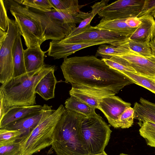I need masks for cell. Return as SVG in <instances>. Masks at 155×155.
I'll return each instance as SVG.
<instances>
[{
    "label": "cell",
    "instance_id": "cell-1",
    "mask_svg": "<svg viewBox=\"0 0 155 155\" xmlns=\"http://www.w3.org/2000/svg\"><path fill=\"white\" fill-rule=\"evenodd\" d=\"M65 82L74 88L115 95L134 84L130 78L94 56L66 58L61 66Z\"/></svg>",
    "mask_w": 155,
    "mask_h": 155
},
{
    "label": "cell",
    "instance_id": "cell-2",
    "mask_svg": "<svg viewBox=\"0 0 155 155\" xmlns=\"http://www.w3.org/2000/svg\"><path fill=\"white\" fill-rule=\"evenodd\" d=\"M18 9L33 19L40 26L46 40L60 41L66 37L76 24L88 17L90 12L80 10L81 8L65 11L54 8L44 11L22 4L20 0H9Z\"/></svg>",
    "mask_w": 155,
    "mask_h": 155
},
{
    "label": "cell",
    "instance_id": "cell-3",
    "mask_svg": "<svg viewBox=\"0 0 155 155\" xmlns=\"http://www.w3.org/2000/svg\"><path fill=\"white\" fill-rule=\"evenodd\" d=\"M85 116L66 109L53 134L52 148L57 155H88L81 127Z\"/></svg>",
    "mask_w": 155,
    "mask_h": 155
},
{
    "label": "cell",
    "instance_id": "cell-4",
    "mask_svg": "<svg viewBox=\"0 0 155 155\" xmlns=\"http://www.w3.org/2000/svg\"><path fill=\"white\" fill-rule=\"evenodd\" d=\"M54 65H45L40 70L27 73L12 79L0 87L7 106H31L36 103V87L47 73L55 68Z\"/></svg>",
    "mask_w": 155,
    "mask_h": 155
},
{
    "label": "cell",
    "instance_id": "cell-5",
    "mask_svg": "<svg viewBox=\"0 0 155 155\" xmlns=\"http://www.w3.org/2000/svg\"><path fill=\"white\" fill-rule=\"evenodd\" d=\"M66 109L61 104L52 114L43 118L22 139L20 153L22 155H33L52 145L55 128Z\"/></svg>",
    "mask_w": 155,
    "mask_h": 155
},
{
    "label": "cell",
    "instance_id": "cell-6",
    "mask_svg": "<svg viewBox=\"0 0 155 155\" xmlns=\"http://www.w3.org/2000/svg\"><path fill=\"white\" fill-rule=\"evenodd\" d=\"M81 130L88 155L104 151L110 139L112 130L99 114L85 117L81 124Z\"/></svg>",
    "mask_w": 155,
    "mask_h": 155
},
{
    "label": "cell",
    "instance_id": "cell-7",
    "mask_svg": "<svg viewBox=\"0 0 155 155\" xmlns=\"http://www.w3.org/2000/svg\"><path fill=\"white\" fill-rule=\"evenodd\" d=\"M4 2L6 10H9L15 18L27 48L40 46L46 40L38 23L18 9L9 0H4Z\"/></svg>",
    "mask_w": 155,
    "mask_h": 155
},
{
    "label": "cell",
    "instance_id": "cell-8",
    "mask_svg": "<svg viewBox=\"0 0 155 155\" xmlns=\"http://www.w3.org/2000/svg\"><path fill=\"white\" fill-rule=\"evenodd\" d=\"M7 35L0 44V82L3 84L13 77L12 51L18 31L19 26L15 20L8 18Z\"/></svg>",
    "mask_w": 155,
    "mask_h": 155
},
{
    "label": "cell",
    "instance_id": "cell-9",
    "mask_svg": "<svg viewBox=\"0 0 155 155\" xmlns=\"http://www.w3.org/2000/svg\"><path fill=\"white\" fill-rule=\"evenodd\" d=\"M145 0H119L105 6L97 14L106 20L137 17L141 12Z\"/></svg>",
    "mask_w": 155,
    "mask_h": 155
},
{
    "label": "cell",
    "instance_id": "cell-10",
    "mask_svg": "<svg viewBox=\"0 0 155 155\" xmlns=\"http://www.w3.org/2000/svg\"><path fill=\"white\" fill-rule=\"evenodd\" d=\"M129 40L117 32L109 30L95 28L93 26L90 29L60 41L65 43H77L95 41L108 42L112 44L121 43Z\"/></svg>",
    "mask_w": 155,
    "mask_h": 155
},
{
    "label": "cell",
    "instance_id": "cell-11",
    "mask_svg": "<svg viewBox=\"0 0 155 155\" xmlns=\"http://www.w3.org/2000/svg\"><path fill=\"white\" fill-rule=\"evenodd\" d=\"M125 60L130 64L136 74L155 79V57L141 56L131 50L127 44L124 53L120 55L113 56Z\"/></svg>",
    "mask_w": 155,
    "mask_h": 155
},
{
    "label": "cell",
    "instance_id": "cell-12",
    "mask_svg": "<svg viewBox=\"0 0 155 155\" xmlns=\"http://www.w3.org/2000/svg\"><path fill=\"white\" fill-rule=\"evenodd\" d=\"M131 105L130 103L114 95L102 98L99 102L98 109L104 114L110 125L117 128L119 117Z\"/></svg>",
    "mask_w": 155,
    "mask_h": 155
},
{
    "label": "cell",
    "instance_id": "cell-13",
    "mask_svg": "<svg viewBox=\"0 0 155 155\" xmlns=\"http://www.w3.org/2000/svg\"><path fill=\"white\" fill-rule=\"evenodd\" d=\"M113 45L110 42L103 41H95L77 43H65L60 41H52L49 43L47 51L48 55L54 59L65 58L81 49L97 45L104 44Z\"/></svg>",
    "mask_w": 155,
    "mask_h": 155
},
{
    "label": "cell",
    "instance_id": "cell-14",
    "mask_svg": "<svg viewBox=\"0 0 155 155\" xmlns=\"http://www.w3.org/2000/svg\"><path fill=\"white\" fill-rule=\"evenodd\" d=\"M51 106L45 104L42 110L33 114L25 117L9 124L3 128L20 132L23 137L28 135L44 118L52 114L55 110Z\"/></svg>",
    "mask_w": 155,
    "mask_h": 155
},
{
    "label": "cell",
    "instance_id": "cell-15",
    "mask_svg": "<svg viewBox=\"0 0 155 155\" xmlns=\"http://www.w3.org/2000/svg\"><path fill=\"white\" fill-rule=\"evenodd\" d=\"M140 25L130 36V40L139 42L150 43L155 38V21L150 15L138 18Z\"/></svg>",
    "mask_w": 155,
    "mask_h": 155
},
{
    "label": "cell",
    "instance_id": "cell-16",
    "mask_svg": "<svg viewBox=\"0 0 155 155\" xmlns=\"http://www.w3.org/2000/svg\"><path fill=\"white\" fill-rule=\"evenodd\" d=\"M43 106H17L11 107L0 120V128H2L15 121L35 114L41 111Z\"/></svg>",
    "mask_w": 155,
    "mask_h": 155
},
{
    "label": "cell",
    "instance_id": "cell-17",
    "mask_svg": "<svg viewBox=\"0 0 155 155\" xmlns=\"http://www.w3.org/2000/svg\"><path fill=\"white\" fill-rule=\"evenodd\" d=\"M47 52V51H43L40 46L24 50V60L27 73L40 70L44 67L45 55Z\"/></svg>",
    "mask_w": 155,
    "mask_h": 155
},
{
    "label": "cell",
    "instance_id": "cell-18",
    "mask_svg": "<svg viewBox=\"0 0 155 155\" xmlns=\"http://www.w3.org/2000/svg\"><path fill=\"white\" fill-rule=\"evenodd\" d=\"M133 108L134 119L139 120L140 125L147 121L155 123V104L141 97L139 103H134Z\"/></svg>",
    "mask_w": 155,
    "mask_h": 155
},
{
    "label": "cell",
    "instance_id": "cell-19",
    "mask_svg": "<svg viewBox=\"0 0 155 155\" xmlns=\"http://www.w3.org/2000/svg\"><path fill=\"white\" fill-rule=\"evenodd\" d=\"M20 30L14 43L12 51L14 67L13 77L27 73L25 63L24 50L21 41Z\"/></svg>",
    "mask_w": 155,
    "mask_h": 155
},
{
    "label": "cell",
    "instance_id": "cell-20",
    "mask_svg": "<svg viewBox=\"0 0 155 155\" xmlns=\"http://www.w3.org/2000/svg\"><path fill=\"white\" fill-rule=\"evenodd\" d=\"M54 68L43 77L38 84L35 90L44 100L48 101L54 97V91L58 82L54 75Z\"/></svg>",
    "mask_w": 155,
    "mask_h": 155
},
{
    "label": "cell",
    "instance_id": "cell-21",
    "mask_svg": "<svg viewBox=\"0 0 155 155\" xmlns=\"http://www.w3.org/2000/svg\"><path fill=\"white\" fill-rule=\"evenodd\" d=\"M126 19L106 20L102 18L99 23L94 27L95 28L111 31L129 38L137 28H132L129 27L125 22Z\"/></svg>",
    "mask_w": 155,
    "mask_h": 155
},
{
    "label": "cell",
    "instance_id": "cell-22",
    "mask_svg": "<svg viewBox=\"0 0 155 155\" xmlns=\"http://www.w3.org/2000/svg\"><path fill=\"white\" fill-rule=\"evenodd\" d=\"M69 93L70 96L76 97L95 109H98L99 102L102 98L112 96L87 90L78 89L72 87Z\"/></svg>",
    "mask_w": 155,
    "mask_h": 155
},
{
    "label": "cell",
    "instance_id": "cell-23",
    "mask_svg": "<svg viewBox=\"0 0 155 155\" xmlns=\"http://www.w3.org/2000/svg\"><path fill=\"white\" fill-rule=\"evenodd\" d=\"M109 0H102L95 3L91 6L92 10L90 15L83 20L78 27L73 28L69 35L66 38H69L77 35L91 29L92 26L90 25L91 21L94 17L106 5Z\"/></svg>",
    "mask_w": 155,
    "mask_h": 155
},
{
    "label": "cell",
    "instance_id": "cell-24",
    "mask_svg": "<svg viewBox=\"0 0 155 155\" xmlns=\"http://www.w3.org/2000/svg\"><path fill=\"white\" fill-rule=\"evenodd\" d=\"M66 109L82 114L86 117L91 116L96 113L95 109L76 97L70 96L64 103Z\"/></svg>",
    "mask_w": 155,
    "mask_h": 155
},
{
    "label": "cell",
    "instance_id": "cell-25",
    "mask_svg": "<svg viewBox=\"0 0 155 155\" xmlns=\"http://www.w3.org/2000/svg\"><path fill=\"white\" fill-rule=\"evenodd\" d=\"M128 40L115 44L101 45L97 51L96 57L108 58L113 56L121 55L124 51Z\"/></svg>",
    "mask_w": 155,
    "mask_h": 155
},
{
    "label": "cell",
    "instance_id": "cell-26",
    "mask_svg": "<svg viewBox=\"0 0 155 155\" xmlns=\"http://www.w3.org/2000/svg\"><path fill=\"white\" fill-rule=\"evenodd\" d=\"M101 59L110 67L120 72H130L136 74L130 63L124 59L114 56Z\"/></svg>",
    "mask_w": 155,
    "mask_h": 155
},
{
    "label": "cell",
    "instance_id": "cell-27",
    "mask_svg": "<svg viewBox=\"0 0 155 155\" xmlns=\"http://www.w3.org/2000/svg\"><path fill=\"white\" fill-rule=\"evenodd\" d=\"M140 126L139 132L140 135L146 140L147 145L155 148V123L147 121Z\"/></svg>",
    "mask_w": 155,
    "mask_h": 155
},
{
    "label": "cell",
    "instance_id": "cell-28",
    "mask_svg": "<svg viewBox=\"0 0 155 155\" xmlns=\"http://www.w3.org/2000/svg\"><path fill=\"white\" fill-rule=\"evenodd\" d=\"M130 78L134 84L143 87L155 94V80L130 72H121Z\"/></svg>",
    "mask_w": 155,
    "mask_h": 155
},
{
    "label": "cell",
    "instance_id": "cell-29",
    "mask_svg": "<svg viewBox=\"0 0 155 155\" xmlns=\"http://www.w3.org/2000/svg\"><path fill=\"white\" fill-rule=\"evenodd\" d=\"M149 43L137 42L130 39L128 41V45L131 50L145 57L153 55Z\"/></svg>",
    "mask_w": 155,
    "mask_h": 155
},
{
    "label": "cell",
    "instance_id": "cell-30",
    "mask_svg": "<svg viewBox=\"0 0 155 155\" xmlns=\"http://www.w3.org/2000/svg\"><path fill=\"white\" fill-rule=\"evenodd\" d=\"M134 110L131 107L127 109L119 117L118 128H128L132 126L134 123Z\"/></svg>",
    "mask_w": 155,
    "mask_h": 155
},
{
    "label": "cell",
    "instance_id": "cell-31",
    "mask_svg": "<svg viewBox=\"0 0 155 155\" xmlns=\"http://www.w3.org/2000/svg\"><path fill=\"white\" fill-rule=\"evenodd\" d=\"M24 137L17 130H8L4 128L0 129V144L13 142L21 140Z\"/></svg>",
    "mask_w": 155,
    "mask_h": 155
},
{
    "label": "cell",
    "instance_id": "cell-32",
    "mask_svg": "<svg viewBox=\"0 0 155 155\" xmlns=\"http://www.w3.org/2000/svg\"><path fill=\"white\" fill-rule=\"evenodd\" d=\"M53 8L58 11H65L84 7L86 5H80L78 0H49Z\"/></svg>",
    "mask_w": 155,
    "mask_h": 155
},
{
    "label": "cell",
    "instance_id": "cell-33",
    "mask_svg": "<svg viewBox=\"0 0 155 155\" xmlns=\"http://www.w3.org/2000/svg\"><path fill=\"white\" fill-rule=\"evenodd\" d=\"M21 140L0 144V155H16L20 153Z\"/></svg>",
    "mask_w": 155,
    "mask_h": 155
},
{
    "label": "cell",
    "instance_id": "cell-34",
    "mask_svg": "<svg viewBox=\"0 0 155 155\" xmlns=\"http://www.w3.org/2000/svg\"><path fill=\"white\" fill-rule=\"evenodd\" d=\"M23 5L44 11L54 8L49 0H20Z\"/></svg>",
    "mask_w": 155,
    "mask_h": 155
},
{
    "label": "cell",
    "instance_id": "cell-35",
    "mask_svg": "<svg viewBox=\"0 0 155 155\" xmlns=\"http://www.w3.org/2000/svg\"><path fill=\"white\" fill-rule=\"evenodd\" d=\"M8 17L4 0H0V29L4 31L8 29Z\"/></svg>",
    "mask_w": 155,
    "mask_h": 155
},
{
    "label": "cell",
    "instance_id": "cell-36",
    "mask_svg": "<svg viewBox=\"0 0 155 155\" xmlns=\"http://www.w3.org/2000/svg\"><path fill=\"white\" fill-rule=\"evenodd\" d=\"M155 10V0H145L142 11L137 18H139L144 15H152Z\"/></svg>",
    "mask_w": 155,
    "mask_h": 155
},
{
    "label": "cell",
    "instance_id": "cell-37",
    "mask_svg": "<svg viewBox=\"0 0 155 155\" xmlns=\"http://www.w3.org/2000/svg\"><path fill=\"white\" fill-rule=\"evenodd\" d=\"M10 108L6 104L4 93L0 89V120H1Z\"/></svg>",
    "mask_w": 155,
    "mask_h": 155
},
{
    "label": "cell",
    "instance_id": "cell-38",
    "mask_svg": "<svg viewBox=\"0 0 155 155\" xmlns=\"http://www.w3.org/2000/svg\"><path fill=\"white\" fill-rule=\"evenodd\" d=\"M125 22L129 27L132 28H137L141 23V21L137 17L127 18L125 20Z\"/></svg>",
    "mask_w": 155,
    "mask_h": 155
},
{
    "label": "cell",
    "instance_id": "cell-39",
    "mask_svg": "<svg viewBox=\"0 0 155 155\" xmlns=\"http://www.w3.org/2000/svg\"><path fill=\"white\" fill-rule=\"evenodd\" d=\"M152 55L155 57V38L150 42Z\"/></svg>",
    "mask_w": 155,
    "mask_h": 155
},
{
    "label": "cell",
    "instance_id": "cell-40",
    "mask_svg": "<svg viewBox=\"0 0 155 155\" xmlns=\"http://www.w3.org/2000/svg\"><path fill=\"white\" fill-rule=\"evenodd\" d=\"M7 35V32L0 29V44L3 42Z\"/></svg>",
    "mask_w": 155,
    "mask_h": 155
},
{
    "label": "cell",
    "instance_id": "cell-41",
    "mask_svg": "<svg viewBox=\"0 0 155 155\" xmlns=\"http://www.w3.org/2000/svg\"><path fill=\"white\" fill-rule=\"evenodd\" d=\"M90 155H108L104 151L102 153H100L96 154Z\"/></svg>",
    "mask_w": 155,
    "mask_h": 155
},
{
    "label": "cell",
    "instance_id": "cell-42",
    "mask_svg": "<svg viewBox=\"0 0 155 155\" xmlns=\"http://www.w3.org/2000/svg\"><path fill=\"white\" fill-rule=\"evenodd\" d=\"M152 16L154 17L155 19V10H154V11L153 12L152 14Z\"/></svg>",
    "mask_w": 155,
    "mask_h": 155
},
{
    "label": "cell",
    "instance_id": "cell-43",
    "mask_svg": "<svg viewBox=\"0 0 155 155\" xmlns=\"http://www.w3.org/2000/svg\"><path fill=\"white\" fill-rule=\"evenodd\" d=\"M119 155H129L124 153H121L120 154H119Z\"/></svg>",
    "mask_w": 155,
    "mask_h": 155
},
{
    "label": "cell",
    "instance_id": "cell-44",
    "mask_svg": "<svg viewBox=\"0 0 155 155\" xmlns=\"http://www.w3.org/2000/svg\"><path fill=\"white\" fill-rule=\"evenodd\" d=\"M16 155H22L20 153H19Z\"/></svg>",
    "mask_w": 155,
    "mask_h": 155
},
{
    "label": "cell",
    "instance_id": "cell-45",
    "mask_svg": "<svg viewBox=\"0 0 155 155\" xmlns=\"http://www.w3.org/2000/svg\"><path fill=\"white\" fill-rule=\"evenodd\" d=\"M155 80V79H154Z\"/></svg>",
    "mask_w": 155,
    "mask_h": 155
}]
</instances>
